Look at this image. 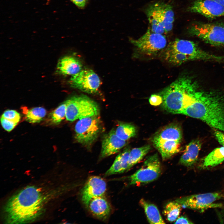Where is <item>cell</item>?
<instances>
[{"label": "cell", "instance_id": "6da1fadb", "mask_svg": "<svg viewBox=\"0 0 224 224\" xmlns=\"http://www.w3.org/2000/svg\"><path fill=\"white\" fill-rule=\"evenodd\" d=\"M40 188L27 186L13 195L4 207L5 220L9 224L33 221L42 213L46 198Z\"/></svg>", "mask_w": 224, "mask_h": 224}, {"label": "cell", "instance_id": "7a4b0ae2", "mask_svg": "<svg viewBox=\"0 0 224 224\" xmlns=\"http://www.w3.org/2000/svg\"><path fill=\"white\" fill-rule=\"evenodd\" d=\"M179 114L200 119L214 128L224 131V104L212 95L196 91L194 101Z\"/></svg>", "mask_w": 224, "mask_h": 224}, {"label": "cell", "instance_id": "3957f363", "mask_svg": "<svg viewBox=\"0 0 224 224\" xmlns=\"http://www.w3.org/2000/svg\"><path fill=\"white\" fill-rule=\"evenodd\" d=\"M196 91L191 81L181 77L172 83L160 93L162 105L167 111L179 114L183 109L191 105L195 100Z\"/></svg>", "mask_w": 224, "mask_h": 224}, {"label": "cell", "instance_id": "277c9868", "mask_svg": "<svg viewBox=\"0 0 224 224\" xmlns=\"http://www.w3.org/2000/svg\"><path fill=\"white\" fill-rule=\"evenodd\" d=\"M67 100L66 118L73 122L86 117L98 115L99 107L94 101L84 95L75 96Z\"/></svg>", "mask_w": 224, "mask_h": 224}, {"label": "cell", "instance_id": "5b68a950", "mask_svg": "<svg viewBox=\"0 0 224 224\" xmlns=\"http://www.w3.org/2000/svg\"><path fill=\"white\" fill-rule=\"evenodd\" d=\"M101 129V124L98 115L80 119L75 127V139L82 145H90L97 138Z\"/></svg>", "mask_w": 224, "mask_h": 224}, {"label": "cell", "instance_id": "8992f818", "mask_svg": "<svg viewBox=\"0 0 224 224\" xmlns=\"http://www.w3.org/2000/svg\"><path fill=\"white\" fill-rule=\"evenodd\" d=\"M130 41L140 52L148 56H154L162 51L167 43L163 34L153 32L150 28L139 38L131 39Z\"/></svg>", "mask_w": 224, "mask_h": 224}, {"label": "cell", "instance_id": "52a82bcc", "mask_svg": "<svg viewBox=\"0 0 224 224\" xmlns=\"http://www.w3.org/2000/svg\"><path fill=\"white\" fill-rule=\"evenodd\" d=\"M161 172V164L157 154L148 157L142 166L128 177L130 185L146 184L156 180Z\"/></svg>", "mask_w": 224, "mask_h": 224}, {"label": "cell", "instance_id": "ba28073f", "mask_svg": "<svg viewBox=\"0 0 224 224\" xmlns=\"http://www.w3.org/2000/svg\"><path fill=\"white\" fill-rule=\"evenodd\" d=\"M222 197L219 193H208L184 197L175 200L185 208L203 211L211 208L222 207L221 204L214 203Z\"/></svg>", "mask_w": 224, "mask_h": 224}, {"label": "cell", "instance_id": "9c48e42d", "mask_svg": "<svg viewBox=\"0 0 224 224\" xmlns=\"http://www.w3.org/2000/svg\"><path fill=\"white\" fill-rule=\"evenodd\" d=\"M190 31L212 45H224V26L211 24H199L192 27Z\"/></svg>", "mask_w": 224, "mask_h": 224}, {"label": "cell", "instance_id": "30bf717a", "mask_svg": "<svg viewBox=\"0 0 224 224\" xmlns=\"http://www.w3.org/2000/svg\"><path fill=\"white\" fill-rule=\"evenodd\" d=\"M69 82L72 87L89 94L96 92L100 85L99 77L91 69L81 70L72 76Z\"/></svg>", "mask_w": 224, "mask_h": 224}, {"label": "cell", "instance_id": "8fae6325", "mask_svg": "<svg viewBox=\"0 0 224 224\" xmlns=\"http://www.w3.org/2000/svg\"><path fill=\"white\" fill-rule=\"evenodd\" d=\"M168 46L176 51L185 54L191 60L221 59V57L210 54L200 49L193 42L176 39Z\"/></svg>", "mask_w": 224, "mask_h": 224}, {"label": "cell", "instance_id": "7c38bea8", "mask_svg": "<svg viewBox=\"0 0 224 224\" xmlns=\"http://www.w3.org/2000/svg\"><path fill=\"white\" fill-rule=\"evenodd\" d=\"M106 184L101 178L98 176L91 177L82 189L81 199L86 206L89 201L95 197L105 196Z\"/></svg>", "mask_w": 224, "mask_h": 224}, {"label": "cell", "instance_id": "4fadbf2b", "mask_svg": "<svg viewBox=\"0 0 224 224\" xmlns=\"http://www.w3.org/2000/svg\"><path fill=\"white\" fill-rule=\"evenodd\" d=\"M191 12L200 14L209 18L224 16V7L214 0H198L189 7Z\"/></svg>", "mask_w": 224, "mask_h": 224}, {"label": "cell", "instance_id": "5bb4252c", "mask_svg": "<svg viewBox=\"0 0 224 224\" xmlns=\"http://www.w3.org/2000/svg\"><path fill=\"white\" fill-rule=\"evenodd\" d=\"M126 144V141L119 138L112 129L105 134L102 142L100 157L103 158L118 152Z\"/></svg>", "mask_w": 224, "mask_h": 224}, {"label": "cell", "instance_id": "9a60e30c", "mask_svg": "<svg viewBox=\"0 0 224 224\" xmlns=\"http://www.w3.org/2000/svg\"><path fill=\"white\" fill-rule=\"evenodd\" d=\"M86 206L94 216L102 220L108 218L111 211L110 204L105 196L92 199Z\"/></svg>", "mask_w": 224, "mask_h": 224}, {"label": "cell", "instance_id": "2e32d148", "mask_svg": "<svg viewBox=\"0 0 224 224\" xmlns=\"http://www.w3.org/2000/svg\"><path fill=\"white\" fill-rule=\"evenodd\" d=\"M153 144L161 155L163 160L168 159L180 150L181 141L152 139Z\"/></svg>", "mask_w": 224, "mask_h": 224}, {"label": "cell", "instance_id": "e0dca14e", "mask_svg": "<svg viewBox=\"0 0 224 224\" xmlns=\"http://www.w3.org/2000/svg\"><path fill=\"white\" fill-rule=\"evenodd\" d=\"M82 66L81 62L77 58L67 56L59 60L57 69L58 72L60 74L72 76L82 70Z\"/></svg>", "mask_w": 224, "mask_h": 224}, {"label": "cell", "instance_id": "ac0fdd59", "mask_svg": "<svg viewBox=\"0 0 224 224\" xmlns=\"http://www.w3.org/2000/svg\"><path fill=\"white\" fill-rule=\"evenodd\" d=\"M153 4L163 22L166 33L170 31L175 20V14L171 6L162 2Z\"/></svg>", "mask_w": 224, "mask_h": 224}, {"label": "cell", "instance_id": "d6986e66", "mask_svg": "<svg viewBox=\"0 0 224 224\" xmlns=\"http://www.w3.org/2000/svg\"><path fill=\"white\" fill-rule=\"evenodd\" d=\"M201 147V143L199 140L191 142L186 146L180 159V163L187 167L193 166L197 161Z\"/></svg>", "mask_w": 224, "mask_h": 224}, {"label": "cell", "instance_id": "ffe728a7", "mask_svg": "<svg viewBox=\"0 0 224 224\" xmlns=\"http://www.w3.org/2000/svg\"><path fill=\"white\" fill-rule=\"evenodd\" d=\"M130 151L127 148L116 156L112 165L105 172V176L120 174L127 171Z\"/></svg>", "mask_w": 224, "mask_h": 224}, {"label": "cell", "instance_id": "44dd1931", "mask_svg": "<svg viewBox=\"0 0 224 224\" xmlns=\"http://www.w3.org/2000/svg\"><path fill=\"white\" fill-rule=\"evenodd\" d=\"M182 133L179 125L169 124L157 132L152 139L181 141Z\"/></svg>", "mask_w": 224, "mask_h": 224}, {"label": "cell", "instance_id": "7402d4cb", "mask_svg": "<svg viewBox=\"0 0 224 224\" xmlns=\"http://www.w3.org/2000/svg\"><path fill=\"white\" fill-rule=\"evenodd\" d=\"M139 203L144 209L147 220L150 223H165L156 206L143 199L140 200Z\"/></svg>", "mask_w": 224, "mask_h": 224}, {"label": "cell", "instance_id": "603a6c76", "mask_svg": "<svg viewBox=\"0 0 224 224\" xmlns=\"http://www.w3.org/2000/svg\"><path fill=\"white\" fill-rule=\"evenodd\" d=\"M152 4L147 9L146 14L150 25V28L153 32L163 34L166 33L162 21Z\"/></svg>", "mask_w": 224, "mask_h": 224}, {"label": "cell", "instance_id": "cb8c5ba5", "mask_svg": "<svg viewBox=\"0 0 224 224\" xmlns=\"http://www.w3.org/2000/svg\"><path fill=\"white\" fill-rule=\"evenodd\" d=\"M224 161V147L215 149L205 157L202 167L203 169L216 166Z\"/></svg>", "mask_w": 224, "mask_h": 224}, {"label": "cell", "instance_id": "d4e9b609", "mask_svg": "<svg viewBox=\"0 0 224 224\" xmlns=\"http://www.w3.org/2000/svg\"><path fill=\"white\" fill-rule=\"evenodd\" d=\"M151 148L149 145L134 148L130 150L129 153L128 167L127 171L141 161L148 153Z\"/></svg>", "mask_w": 224, "mask_h": 224}, {"label": "cell", "instance_id": "484cf974", "mask_svg": "<svg viewBox=\"0 0 224 224\" xmlns=\"http://www.w3.org/2000/svg\"><path fill=\"white\" fill-rule=\"evenodd\" d=\"M182 205L176 201L168 202L165 206L163 214L170 222H175L180 213Z\"/></svg>", "mask_w": 224, "mask_h": 224}, {"label": "cell", "instance_id": "4316f807", "mask_svg": "<svg viewBox=\"0 0 224 224\" xmlns=\"http://www.w3.org/2000/svg\"><path fill=\"white\" fill-rule=\"evenodd\" d=\"M165 55L166 60L174 65H179L186 62L191 60L187 55L179 53L169 46L167 47Z\"/></svg>", "mask_w": 224, "mask_h": 224}, {"label": "cell", "instance_id": "83f0119b", "mask_svg": "<svg viewBox=\"0 0 224 224\" xmlns=\"http://www.w3.org/2000/svg\"><path fill=\"white\" fill-rule=\"evenodd\" d=\"M115 130L116 135L125 141L134 136L136 133L135 126L129 123H120Z\"/></svg>", "mask_w": 224, "mask_h": 224}, {"label": "cell", "instance_id": "f1b7e54d", "mask_svg": "<svg viewBox=\"0 0 224 224\" xmlns=\"http://www.w3.org/2000/svg\"><path fill=\"white\" fill-rule=\"evenodd\" d=\"M46 110L42 107H36L28 110L26 113V120L28 122L35 123L40 122L45 116Z\"/></svg>", "mask_w": 224, "mask_h": 224}, {"label": "cell", "instance_id": "f546056e", "mask_svg": "<svg viewBox=\"0 0 224 224\" xmlns=\"http://www.w3.org/2000/svg\"><path fill=\"white\" fill-rule=\"evenodd\" d=\"M67 100L58 106L49 115V121L53 124H59L66 117Z\"/></svg>", "mask_w": 224, "mask_h": 224}, {"label": "cell", "instance_id": "4dcf8cb0", "mask_svg": "<svg viewBox=\"0 0 224 224\" xmlns=\"http://www.w3.org/2000/svg\"><path fill=\"white\" fill-rule=\"evenodd\" d=\"M1 117L17 123L19 122L21 118L20 114L14 110H5Z\"/></svg>", "mask_w": 224, "mask_h": 224}, {"label": "cell", "instance_id": "1f68e13d", "mask_svg": "<svg viewBox=\"0 0 224 224\" xmlns=\"http://www.w3.org/2000/svg\"><path fill=\"white\" fill-rule=\"evenodd\" d=\"M0 121L3 128L8 132L12 130L18 124L2 117H1Z\"/></svg>", "mask_w": 224, "mask_h": 224}, {"label": "cell", "instance_id": "d6a6232c", "mask_svg": "<svg viewBox=\"0 0 224 224\" xmlns=\"http://www.w3.org/2000/svg\"><path fill=\"white\" fill-rule=\"evenodd\" d=\"M150 104L153 106H158L162 103V98L160 95L152 94L149 100Z\"/></svg>", "mask_w": 224, "mask_h": 224}, {"label": "cell", "instance_id": "836d02e7", "mask_svg": "<svg viewBox=\"0 0 224 224\" xmlns=\"http://www.w3.org/2000/svg\"><path fill=\"white\" fill-rule=\"evenodd\" d=\"M220 130L215 132V136L219 142L224 147V133Z\"/></svg>", "mask_w": 224, "mask_h": 224}, {"label": "cell", "instance_id": "e575fe53", "mask_svg": "<svg viewBox=\"0 0 224 224\" xmlns=\"http://www.w3.org/2000/svg\"><path fill=\"white\" fill-rule=\"evenodd\" d=\"M77 7L82 9L86 6L88 0H71Z\"/></svg>", "mask_w": 224, "mask_h": 224}, {"label": "cell", "instance_id": "d590c367", "mask_svg": "<svg viewBox=\"0 0 224 224\" xmlns=\"http://www.w3.org/2000/svg\"><path fill=\"white\" fill-rule=\"evenodd\" d=\"M175 224H191L193 223L187 218L184 216L178 217L175 221Z\"/></svg>", "mask_w": 224, "mask_h": 224}, {"label": "cell", "instance_id": "8d00e7d4", "mask_svg": "<svg viewBox=\"0 0 224 224\" xmlns=\"http://www.w3.org/2000/svg\"><path fill=\"white\" fill-rule=\"evenodd\" d=\"M224 7V0H214Z\"/></svg>", "mask_w": 224, "mask_h": 224}]
</instances>
